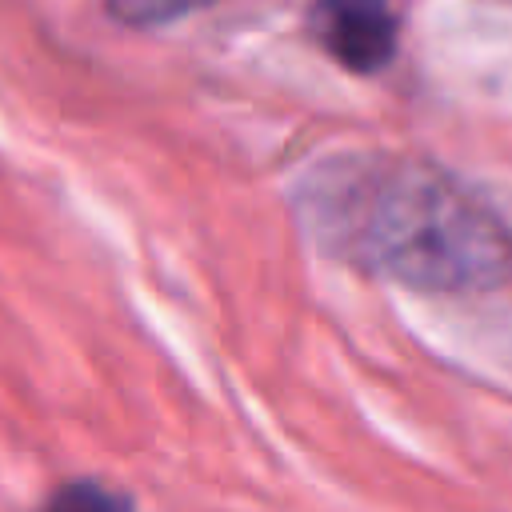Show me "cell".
Instances as JSON below:
<instances>
[{
  "label": "cell",
  "instance_id": "obj_1",
  "mask_svg": "<svg viewBox=\"0 0 512 512\" xmlns=\"http://www.w3.org/2000/svg\"><path fill=\"white\" fill-rule=\"evenodd\" d=\"M300 212L328 252L408 288L476 292L512 268L504 220L456 176L412 156H332L300 184Z\"/></svg>",
  "mask_w": 512,
  "mask_h": 512
},
{
  "label": "cell",
  "instance_id": "obj_2",
  "mask_svg": "<svg viewBox=\"0 0 512 512\" xmlns=\"http://www.w3.org/2000/svg\"><path fill=\"white\" fill-rule=\"evenodd\" d=\"M312 32L344 68L372 76L396 56V16L384 0H320L312 8Z\"/></svg>",
  "mask_w": 512,
  "mask_h": 512
},
{
  "label": "cell",
  "instance_id": "obj_3",
  "mask_svg": "<svg viewBox=\"0 0 512 512\" xmlns=\"http://www.w3.org/2000/svg\"><path fill=\"white\" fill-rule=\"evenodd\" d=\"M40 512H132V504L100 480H68L44 500Z\"/></svg>",
  "mask_w": 512,
  "mask_h": 512
},
{
  "label": "cell",
  "instance_id": "obj_4",
  "mask_svg": "<svg viewBox=\"0 0 512 512\" xmlns=\"http://www.w3.org/2000/svg\"><path fill=\"white\" fill-rule=\"evenodd\" d=\"M216 0H108V12L120 20V24H132V28H152V24H168V20H180L196 8H208Z\"/></svg>",
  "mask_w": 512,
  "mask_h": 512
}]
</instances>
